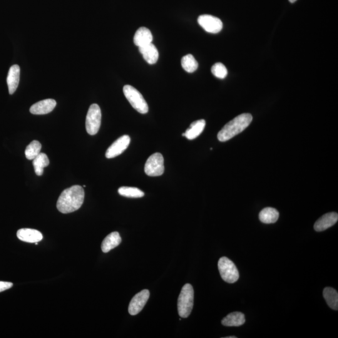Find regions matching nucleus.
<instances>
[{
  "label": "nucleus",
  "mask_w": 338,
  "mask_h": 338,
  "mask_svg": "<svg viewBox=\"0 0 338 338\" xmlns=\"http://www.w3.org/2000/svg\"><path fill=\"white\" fill-rule=\"evenodd\" d=\"M205 126L206 121L204 119L194 122L186 132L182 134V136H186L188 140H193L202 134Z\"/></svg>",
  "instance_id": "17"
},
{
  "label": "nucleus",
  "mask_w": 338,
  "mask_h": 338,
  "mask_svg": "<svg viewBox=\"0 0 338 338\" xmlns=\"http://www.w3.org/2000/svg\"><path fill=\"white\" fill-rule=\"evenodd\" d=\"M56 106V101L54 99H46L34 104L31 106L30 112L34 115H44L53 111Z\"/></svg>",
  "instance_id": "11"
},
{
  "label": "nucleus",
  "mask_w": 338,
  "mask_h": 338,
  "mask_svg": "<svg viewBox=\"0 0 338 338\" xmlns=\"http://www.w3.org/2000/svg\"><path fill=\"white\" fill-rule=\"evenodd\" d=\"M237 337L236 336H228V337H226V338H236Z\"/></svg>",
  "instance_id": "29"
},
{
  "label": "nucleus",
  "mask_w": 338,
  "mask_h": 338,
  "mask_svg": "<svg viewBox=\"0 0 338 338\" xmlns=\"http://www.w3.org/2000/svg\"><path fill=\"white\" fill-rule=\"evenodd\" d=\"M13 286V283L12 282H0V292L10 289Z\"/></svg>",
  "instance_id": "27"
},
{
  "label": "nucleus",
  "mask_w": 338,
  "mask_h": 338,
  "mask_svg": "<svg viewBox=\"0 0 338 338\" xmlns=\"http://www.w3.org/2000/svg\"><path fill=\"white\" fill-rule=\"evenodd\" d=\"M259 217L260 220L262 223L273 224L277 222L280 217V213L276 208H266L260 211Z\"/></svg>",
  "instance_id": "20"
},
{
  "label": "nucleus",
  "mask_w": 338,
  "mask_h": 338,
  "mask_svg": "<svg viewBox=\"0 0 338 338\" xmlns=\"http://www.w3.org/2000/svg\"><path fill=\"white\" fill-rule=\"evenodd\" d=\"M323 296L326 302L332 309L338 310V294L336 290L332 288H326L323 290Z\"/></svg>",
  "instance_id": "22"
},
{
  "label": "nucleus",
  "mask_w": 338,
  "mask_h": 338,
  "mask_svg": "<svg viewBox=\"0 0 338 338\" xmlns=\"http://www.w3.org/2000/svg\"><path fill=\"white\" fill-rule=\"evenodd\" d=\"M146 175L150 177H158L164 172V159L160 153H155L149 156L146 160L145 168Z\"/></svg>",
  "instance_id": "7"
},
{
  "label": "nucleus",
  "mask_w": 338,
  "mask_h": 338,
  "mask_svg": "<svg viewBox=\"0 0 338 338\" xmlns=\"http://www.w3.org/2000/svg\"><path fill=\"white\" fill-rule=\"evenodd\" d=\"M130 143V138L128 135L120 136L109 146L106 152V156L108 158H116L128 148Z\"/></svg>",
  "instance_id": "10"
},
{
  "label": "nucleus",
  "mask_w": 338,
  "mask_h": 338,
  "mask_svg": "<svg viewBox=\"0 0 338 338\" xmlns=\"http://www.w3.org/2000/svg\"><path fill=\"white\" fill-rule=\"evenodd\" d=\"M211 72L214 76L220 79L226 78L228 74V70L222 63H216L214 64L211 68Z\"/></svg>",
  "instance_id": "26"
},
{
  "label": "nucleus",
  "mask_w": 338,
  "mask_h": 338,
  "mask_svg": "<svg viewBox=\"0 0 338 338\" xmlns=\"http://www.w3.org/2000/svg\"><path fill=\"white\" fill-rule=\"evenodd\" d=\"M153 36L150 30L146 27H140L136 32L134 37V42L136 46L141 47L152 43Z\"/></svg>",
  "instance_id": "15"
},
{
  "label": "nucleus",
  "mask_w": 338,
  "mask_h": 338,
  "mask_svg": "<svg viewBox=\"0 0 338 338\" xmlns=\"http://www.w3.org/2000/svg\"><path fill=\"white\" fill-rule=\"evenodd\" d=\"M150 297V292L148 290H141L134 296L128 306V312L132 316H135L143 310Z\"/></svg>",
  "instance_id": "9"
},
{
  "label": "nucleus",
  "mask_w": 338,
  "mask_h": 338,
  "mask_svg": "<svg viewBox=\"0 0 338 338\" xmlns=\"http://www.w3.org/2000/svg\"><path fill=\"white\" fill-rule=\"evenodd\" d=\"M20 76V68L18 64H14L10 68L8 76H7V84H8L9 94L10 95L16 92L18 88Z\"/></svg>",
  "instance_id": "14"
},
{
  "label": "nucleus",
  "mask_w": 338,
  "mask_h": 338,
  "mask_svg": "<svg viewBox=\"0 0 338 338\" xmlns=\"http://www.w3.org/2000/svg\"><path fill=\"white\" fill-rule=\"evenodd\" d=\"M84 198V192L82 186H72L62 192L57 200L56 208L63 214L74 212L83 204Z\"/></svg>",
  "instance_id": "1"
},
{
  "label": "nucleus",
  "mask_w": 338,
  "mask_h": 338,
  "mask_svg": "<svg viewBox=\"0 0 338 338\" xmlns=\"http://www.w3.org/2000/svg\"><path fill=\"white\" fill-rule=\"evenodd\" d=\"M102 112L98 104H92L88 109L86 118V130L89 135L94 136L98 133L101 126Z\"/></svg>",
  "instance_id": "6"
},
{
  "label": "nucleus",
  "mask_w": 338,
  "mask_h": 338,
  "mask_svg": "<svg viewBox=\"0 0 338 338\" xmlns=\"http://www.w3.org/2000/svg\"><path fill=\"white\" fill-rule=\"evenodd\" d=\"M181 64H182L183 69L188 73H193L198 66V62L194 56L191 54H188L182 57L181 60Z\"/></svg>",
  "instance_id": "23"
},
{
  "label": "nucleus",
  "mask_w": 338,
  "mask_h": 338,
  "mask_svg": "<svg viewBox=\"0 0 338 338\" xmlns=\"http://www.w3.org/2000/svg\"><path fill=\"white\" fill-rule=\"evenodd\" d=\"M198 21L200 26L208 33L218 34L223 28L222 21L210 14H203L198 16Z\"/></svg>",
  "instance_id": "8"
},
{
  "label": "nucleus",
  "mask_w": 338,
  "mask_h": 338,
  "mask_svg": "<svg viewBox=\"0 0 338 338\" xmlns=\"http://www.w3.org/2000/svg\"><path fill=\"white\" fill-rule=\"evenodd\" d=\"M20 240L28 243L38 242L43 240V235L40 231L32 228H21L16 234Z\"/></svg>",
  "instance_id": "13"
},
{
  "label": "nucleus",
  "mask_w": 338,
  "mask_h": 338,
  "mask_svg": "<svg viewBox=\"0 0 338 338\" xmlns=\"http://www.w3.org/2000/svg\"><path fill=\"white\" fill-rule=\"evenodd\" d=\"M338 214L336 212H330L323 215L315 222L314 228L317 232H322L332 227L338 222Z\"/></svg>",
  "instance_id": "12"
},
{
  "label": "nucleus",
  "mask_w": 338,
  "mask_h": 338,
  "mask_svg": "<svg viewBox=\"0 0 338 338\" xmlns=\"http://www.w3.org/2000/svg\"><path fill=\"white\" fill-rule=\"evenodd\" d=\"M42 149V144L37 140L32 141L26 149V156L28 160H34L40 153Z\"/></svg>",
  "instance_id": "24"
},
{
  "label": "nucleus",
  "mask_w": 338,
  "mask_h": 338,
  "mask_svg": "<svg viewBox=\"0 0 338 338\" xmlns=\"http://www.w3.org/2000/svg\"><path fill=\"white\" fill-rule=\"evenodd\" d=\"M194 292L192 285L186 284L184 286L178 298V312L181 318L190 316L194 306Z\"/></svg>",
  "instance_id": "3"
},
{
  "label": "nucleus",
  "mask_w": 338,
  "mask_h": 338,
  "mask_svg": "<svg viewBox=\"0 0 338 338\" xmlns=\"http://www.w3.org/2000/svg\"><path fill=\"white\" fill-rule=\"evenodd\" d=\"M124 96L132 108L138 112L145 114L148 112V106L144 96L134 86L126 84L123 88Z\"/></svg>",
  "instance_id": "4"
},
{
  "label": "nucleus",
  "mask_w": 338,
  "mask_h": 338,
  "mask_svg": "<svg viewBox=\"0 0 338 338\" xmlns=\"http://www.w3.org/2000/svg\"><path fill=\"white\" fill-rule=\"evenodd\" d=\"M50 164L48 156L44 153H40L39 155L33 160L34 172L38 176L43 175L44 168L48 166Z\"/></svg>",
  "instance_id": "21"
},
{
  "label": "nucleus",
  "mask_w": 338,
  "mask_h": 338,
  "mask_svg": "<svg viewBox=\"0 0 338 338\" xmlns=\"http://www.w3.org/2000/svg\"><path fill=\"white\" fill-rule=\"evenodd\" d=\"M245 316L242 312H234L228 314L222 320V324L225 326L238 327L244 324Z\"/></svg>",
  "instance_id": "19"
},
{
  "label": "nucleus",
  "mask_w": 338,
  "mask_h": 338,
  "mask_svg": "<svg viewBox=\"0 0 338 338\" xmlns=\"http://www.w3.org/2000/svg\"><path fill=\"white\" fill-rule=\"evenodd\" d=\"M290 3H294L295 2H296L297 0H289Z\"/></svg>",
  "instance_id": "28"
},
{
  "label": "nucleus",
  "mask_w": 338,
  "mask_h": 338,
  "mask_svg": "<svg viewBox=\"0 0 338 338\" xmlns=\"http://www.w3.org/2000/svg\"><path fill=\"white\" fill-rule=\"evenodd\" d=\"M138 50L148 64H155L158 62L159 56L158 50L152 43L138 47Z\"/></svg>",
  "instance_id": "16"
},
{
  "label": "nucleus",
  "mask_w": 338,
  "mask_h": 338,
  "mask_svg": "<svg viewBox=\"0 0 338 338\" xmlns=\"http://www.w3.org/2000/svg\"><path fill=\"white\" fill-rule=\"evenodd\" d=\"M252 116L250 114H242L236 116L221 129L218 134V140L226 142L244 130L252 122Z\"/></svg>",
  "instance_id": "2"
},
{
  "label": "nucleus",
  "mask_w": 338,
  "mask_h": 338,
  "mask_svg": "<svg viewBox=\"0 0 338 338\" xmlns=\"http://www.w3.org/2000/svg\"><path fill=\"white\" fill-rule=\"evenodd\" d=\"M218 268L222 279L228 283H234L240 278L237 268L232 260L228 258H221L218 262Z\"/></svg>",
  "instance_id": "5"
},
{
  "label": "nucleus",
  "mask_w": 338,
  "mask_h": 338,
  "mask_svg": "<svg viewBox=\"0 0 338 338\" xmlns=\"http://www.w3.org/2000/svg\"><path fill=\"white\" fill-rule=\"evenodd\" d=\"M122 242V238L118 232H113L104 238L102 243V250L104 253L108 252L113 248L118 247Z\"/></svg>",
  "instance_id": "18"
},
{
  "label": "nucleus",
  "mask_w": 338,
  "mask_h": 338,
  "mask_svg": "<svg viewBox=\"0 0 338 338\" xmlns=\"http://www.w3.org/2000/svg\"><path fill=\"white\" fill-rule=\"evenodd\" d=\"M118 192L120 196L130 198H140L145 195L142 191L136 188L122 187L118 188Z\"/></svg>",
  "instance_id": "25"
}]
</instances>
